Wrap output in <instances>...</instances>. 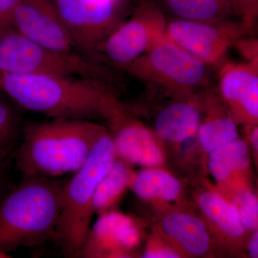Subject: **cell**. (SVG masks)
<instances>
[{
  "label": "cell",
  "mask_w": 258,
  "mask_h": 258,
  "mask_svg": "<svg viewBox=\"0 0 258 258\" xmlns=\"http://www.w3.org/2000/svg\"><path fill=\"white\" fill-rule=\"evenodd\" d=\"M0 90L24 109L50 118L106 120L118 101L108 83L58 75L0 73Z\"/></svg>",
  "instance_id": "obj_1"
},
{
  "label": "cell",
  "mask_w": 258,
  "mask_h": 258,
  "mask_svg": "<svg viewBox=\"0 0 258 258\" xmlns=\"http://www.w3.org/2000/svg\"><path fill=\"white\" fill-rule=\"evenodd\" d=\"M104 125L87 120L51 118L23 128L15 163L23 176L57 179L85 164Z\"/></svg>",
  "instance_id": "obj_2"
},
{
  "label": "cell",
  "mask_w": 258,
  "mask_h": 258,
  "mask_svg": "<svg viewBox=\"0 0 258 258\" xmlns=\"http://www.w3.org/2000/svg\"><path fill=\"white\" fill-rule=\"evenodd\" d=\"M66 181L23 176L0 201V257L55 241Z\"/></svg>",
  "instance_id": "obj_3"
},
{
  "label": "cell",
  "mask_w": 258,
  "mask_h": 258,
  "mask_svg": "<svg viewBox=\"0 0 258 258\" xmlns=\"http://www.w3.org/2000/svg\"><path fill=\"white\" fill-rule=\"evenodd\" d=\"M116 159L113 137L105 126L82 166L64 182L55 242L66 257H76L91 227L93 195Z\"/></svg>",
  "instance_id": "obj_4"
},
{
  "label": "cell",
  "mask_w": 258,
  "mask_h": 258,
  "mask_svg": "<svg viewBox=\"0 0 258 258\" xmlns=\"http://www.w3.org/2000/svg\"><path fill=\"white\" fill-rule=\"evenodd\" d=\"M0 73L58 75L111 82L109 71L98 61L79 52L50 50L13 28L0 32Z\"/></svg>",
  "instance_id": "obj_5"
},
{
  "label": "cell",
  "mask_w": 258,
  "mask_h": 258,
  "mask_svg": "<svg viewBox=\"0 0 258 258\" xmlns=\"http://www.w3.org/2000/svg\"><path fill=\"white\" fill-rule=\"evenodd\" d=\"M209 68L166 35L121 70L176 98L195 94L208 87Z\"/></svg>",
  "instance_id": "obj_6"
},
{
  "label": "cell",
  "mask_w": 258,
  "mask_h": 258,
  "mask_svg": "<svg viewBox=\"0 0 258 258\" xmlns=\"http://www.w3.org/2000/svg\"><path fill=\"white\" fill-rule=\"evenodd\" d=\"M54 1L76 50L96 60L102 42L123 21V0Z\"/></svg>",
  "instance_id": "obj_7"
},
{
  "label": "cell",
  "mask_w": 258,
  "mask_h": 258,
  "mask_svg": "<svg viewBox=\"0 0 258 258\" xmlns=\"http://www.w3.org/2000/svg\"><path fill=\"white\" fill-rule=\"evenodd\" d=\"M167 20L153 0H140L130 18L106 37L98 50L110 63L122 69L147 52L166 35Z\"/></svg>",
  "instance_id": "obj_8"
},
{
  "label": "cell",
  "mask_w": 258,
  "mask_h": 258,
  "mask_svg": "<svg viewBox=\"0 0 258 258\" xmlns=\"http://www.w3.org/2000/svg\"><path fill=\"white\" fill-rule=\"evenodd\" d=\"M253 27L230 19L222 21L194 22L171 19L166 35L209 67L220 68L229 50L242 37L251 35Z\"/></svg>",
  "instance_id": "obj_9"
},
{
  "label": "cell",
  "mask_w": 258,
  "mask_h": 258,
  "mask_svg": "<svg viewBox=\"0 0 258 258\" xmlns=\"http://www.w3.org/2000/svg\"><path fill=\"white\" fill-rule=\"evenodd\" d=\"M106 122L111 130L116 158L144 167H159L164 164L161 141L152 130L129 116L120 102Z\"/></svg>",
  "instance_id": "obj_10"
},
{
  "label": "cell",
  "mask_w": 258,
  "mask_h": 258,
  "mask_svg": "<svg viewBox=\"0 0 258 258\" xmlns=\"http://www.w3.org/2000/svg\"><path fill=\"white\" fill-rule=\"evenodd\" d=\"M13 28L39 45L60 52H78L54 0H20Z\"/></svg>",
  "instance_id": "obj_11"
},
{
  "label": "cell",
  "mask_w": 258,
  "mask_h": 258,
  "mask_svg": "<svg viewBox=\"0 0 258 258\" xmlns=\"http://www.w3.org/2000/svg\"><path fill=\"white\" fill-rule=\"evenodd\" d=\"M99 215L76 257H130L142 241L137 222L132 217L114 210Z\"/></svg>",
  "instance_id": "obj_12"
},
{
  "label": "cell",
  "mask_w": 258,
  "mask_h": 258,
  "mask_svg": "<svg viewBox=\"0 0 258 258\" xmlns=\"http://www.w3.org/2000/svg\"><path fill=\"white\" fill-rule=\"evenodd\" d=\"M217 94L237 123L257 124L258 62H226L220 68Z\"/></svg>",
  "instance_id": "obj_13"
},
{
  "label": "cell",
  "mask_w": 258,
  "mask_h": 258,
  "mask_svg": "<svg viewBox=\"0 0 258 258\" xmlns=\"http://www.w3.org/2000/svg\"><path fill=\"white\" fill-rule=\"evenodd\" d=\"M155 231L181 257H211L215 240L201 216L189 210L176 209L166 212Z\"/></svg>",
  "instance_id": "obj_14"
},
{
  "label": "cell",
  "mask_w": 258,
  "mask_h": 258,
  "mask_svg": "<svg viewBox=\"0 0 258 258\" xmlns=\"http://www.w3.org/2000/svg\"><path fill=\"white\" fill-rule=\"evenodd\" d=\"M195 201L214 240L216 238L233 252L246 246L248 232L241 223L233 205L218 188L208 186L199 190Z\"/></svg>",
  "instance_id": "obj_15"
},
{
  "label": "cell",
  "mask_w": 258,
  "mask_h": 258,
  "mask_svg": "<svg viewBox=\"0 0 258 258\" xmlns=\"http://www.w3.org/2000/svg\"><path fill=\"white\" fill-rule=\"evenodd\" d=\"M203 90L174 98L159 110L153 132L161 142L179 144L196 137L203 115Z\"/></svg>",
  "instance_id": "obj_16"
},
{
  "label": "cell",
  "mask_w": 258,
  "mask_h": 258,
  "mask_svg": "<svg viewBox=\"0 0 258 258\" xmlns=\"http://www.w3.org/2000/svg\"><path fill=\"white\" fill-rule=\"evenodd\" d=\"M204 152L240 138L237 123L217 91L206 87L203 90V111L196 135Z\"/></svg>",
  "instance_id": "obj_17"
},
{
  "label": "cell",
  "mask_w": 258,
  "mask_h": 258,
  "mask_svg": "<svg viewBox=\"0 0 258 258\" xmlns=\"http://www.w3.org/2000/svg\"><path fill=\"white\" fill-rule=\"evenodd\" d=\"M208 168L221 191L246 187L249 169L248 144L239 138L209 153Z\"/></svg>",
  "instance_id": "obj_18"
},
{
  "label": "cell",
  "mask_w": 258,
  "mask_h": 258,
  "mask_svg": "<svg viewBox=\"0 0 258 258\" xmlns=\"http://www.w3.org/2000/svg\"><path fill=\"white\" fill-rule=\"evenodd\" d=\"M130 187L141 200L158 204L178 201L183 192L181 181L160 166L134 173Z\"/></svg>",
  "instance_id": "obj_19"
},
{
  "label": "cell",
  "mask_w": 258,
  "mask_h": 258,
  "mask_svg": "<svg viewBox=\"0 0 258 258\" xmlns=\"http://www.w3.org/2000/svg\"><path fill=\"white\" fill-rule=\"evenodd\" d=\"M164 15L194 22L222 21L235 16L225 0H153Z\"/></svg>",
  "instance_id": "obj_20"
},
{
  "label": "cell",
  "mask_w": 258,
  "mask_h": 258,
  "mask_svg": "<svg viewBox=\"0 0 258 258\" xmlns=\"http://www.w3.org/2000/svg\"><path fill=\"white\" fill-rule=\"evenodd\" d=\"M134 172L129 164L116 159L97 186L93 200L94 214L103 213L111 210L130 187Z\"/></svg>",
  "instance_id": "obj_21"
},
{
  "label": "cell",
  "mask_w": 258,
  "mask_h": 258,
  "mask_svg": "<svg viewBox=\"0 0 258 258\" xmlns=\"http://www.w3.org/2000/svg\"><path fill=\"white\" fill-rule=\"evenodd\" d=\"M23 131L13 107L0 99V171H4L8 161L14 157Z\"/></svg>",
  "instance_id": "obj_22"
},
{
  "label": "cell",
  "mask_w": 258,
  "mask_h": 258,
  "mask_svg": "<svg viewBox=\"0 0 258 258\" xmlns=\"http://www.w3.org/2000/svg\"><path fill=\"white\" fill-rule=\"evenodd\" d=\"M235 208L241 223L247 232L257 230L258 200L257 195L248 186L230 191H220Z\"/></svg>",
  "instance_id": "obj_23"
},
{
  "label": "cell",
  "mask_w": 258,
  "mask_h": 258,
  "mask_svg": "<svg viewBox=\"0 0 258 258\" xmlns=\"http://www.w3.org/2000/svg\"><path fill=\"white\" fill-rule=\"evenodd\" d=\"M142 258H179L181 257L175 249L154 231L149 238L143 252Z\"/></svg>",
  "instance_id": "obj_24"
},
{
  "label": "cell",
  "mask_w": 258,
  "mask_h": 258,
  "mask_svg": "<svg viewBox=\"0 0 258 258\" xmlns=\"http://www.w3.org/2000/svg\"><path fill=\"white\" fill-rule=\"evenodd\" d=\"M235 16L244 23L254 27L258 15V0H225Z\"/></svg>",
  "instance_id": "obj_25"
},
{
  "label": "cell",
  "mask_w": 258,
  "mask_h": 258,
  "mask_svg": "<svg viewBox=\"0 0 258 258\" xmlns=\"http://www.w3.org/2000/svg\"><path fill=\"white\" fill-rule=\"evenodd\" d=\"M246 36L236 42L234 47L245 59L244 62H258V42L254 37Z\"/></svg>",
  "instance_id": "obj_26"
},
{
  "label": "cell",
  "mask_w": 258,
  "mask_h": 258,
  "mask_svg": "<svg viewBox=\"0 0 258 258\" xmlns=\"http://www.w3.org/2000/svg\"><path fill=\"white\" fill-rule=\"evenodd\" d=\"M20 0H0V32L13 28V15Z\"/></svg>",
  "instance_id": "obj_27"
},
{
  "label": "cell",
  "mask_w": 258,
  "mask_h": 258,
  "mask_svg": "<svg viewBox=\"0 0 258 258\" xmlns=\"http://www.w3.org/2000/svg\"><path fill=\"white\" fill-rule=\"evenodd\" d=\"M247 253L249 257H258V232L257 230L252 232L250 237L247 239Z\"/></svg>",
  "instance_id": "obj_28"
},
{
  "label": "cell",
  "mask_w": 258,
  "mask_h": 258,
  "mask_svg": "<svg viewBox=\"0 0 258 258\" xmlns=\"http://www.w3.org/2000/svg\"><path fill=\"white\" fill-rule=\"evenodd\" d=\"M8 181L5 176L4 171H0V201L8 193Z\"/></svg>",
  "instance_id": "obj_29"
}]
</instances>
